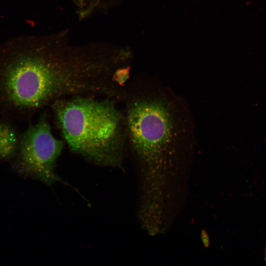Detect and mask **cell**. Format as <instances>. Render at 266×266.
Masks as SVG:
<instances>
[{
  "label": "cell",
  "instance_id": "cell-1",
  "mask_svg": "<svg viewBox=\"0 0 266 266\" xmlns=\"http://www.w3.org/2000/svg\"><path fill=\"white\" fill-rule=\"evenodd\" d=\"M127 145L148 164L172 161L191 152L195 125L186 101L159 81L140 78L124 99Z\"/></svg>",
  "mask_w": 266,
  "mask_h": 266
},
{
  "label": "cell",
  "instance_id": "cell-2",
  "mask_svg": "<svg viewBox=\"0 0 266 266\" xmlns=\"http://www.w3.org/2000/svg\"><path fill=\"white\" fill-rule=\"evenodd\" d=\"M115 100L76 96L51 104L54 117L69 149L102 166L121 165L127 145L124 114Z\"/></svg>",
  "mask_w": 266,
  "mask_h": 266
},
{
  "label": "cell",
  "instance_id": "cell-3",
  "mask_svg": "<svg viewBox=\"0 0 266 266\" xmlns=\"http://www.w3.org/2000/svg\"><path fill=\"white\" fill-rule=\"evenodd\" d=\"M64 147L55 137L46 115L30 126L20 136L16 165L22 174L51 186L61 181L55 171Z\"/></svg>",
  "mask_w": 266,
  "mask_h": 266
},
{
  "label": "cell",
  "instance_id": "cell-4",
  "mask_svg": "<svg viewBox=\"0 0 266 266\" xmlns=\"http://www.w3.org/2000/svg\"><path fill=\"white\" fill-rule=\"evenodd\" d=\"M20 138L11 125L0 122V159H7L16 154Z\"/></svg>",
  "mask_w": 266,
  "mask_h": 266
},
{
  "label": "cell",
  "instance_id": "cell-5",
  "mask_svg": "<svg viewBox=\"0 0 266 266\" xmlns=\"http://www.w3.org/2000/svg\"></svg>",
  "mask_w": 266,
  "mask_h": 266
}]
</instances>
